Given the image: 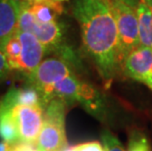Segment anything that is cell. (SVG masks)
Masks as SVG:
<instances>
[{
    "mask_svg": "<svg viewBox=\"0 0 152 151\" xmlns=\"http://www.w3.org/2000/svg\"><path fill=\"white\" fill-rule=\"evenodd\" d=\"M72 11L80 28L83 49L109 86L123 71L117 24L109 0H75Z\"/></svg>",
    "mask_w": 152,
    "mask_h": 151,
    "instance_id": "1",
    "label": "cell"
},
{
    "mask_svg": "<svg viewBox=\"0 0 152 151\" xmlns=\"http://www.w3.org/2000/svg\"><path fill=\"white\" fill-rule=\"evenodd\" d=\"M20 1L18 28L23 31L33 34L45 48L47 53H59L61 58L68 62L74 61V53L69 48L63 46V28L58 21L49 24H43L35 20L30 10L31 0Z\"/></svg>",
    "mask_w": 152,
    "mask_h": 151,
    "instance_id": "2",
    "label": "cell"
},
{
    "mask_svg": "<svg viewBox=\"0 0 152 151\" xmlns=\"http://www.w3.org/2000/svg\"><path fill=\"white\" fill-rule=\"evenodd\" d=\"M67 103L52 99L44 106V120L34 146L39 151H62L68 146L65 118Z\"/></svg>",
    "mask_w": 152,
    "mask_h": 151,
    "instance_id": "3",
    "label": "cell"
},
{
    "mask_svg": "<svg viewBox=\"0 0 152 151\" xmlns=\"http://www.w3.org/2000/svg\"><path fill=\"white\" fill-rule=\"evenodd\" d=\"M0 110L9 112L17 127L20 142L34 145L42 128L44 106L15 104L3 96L0 99Z\"/></svg>",
    "mask_w": 152,
    "mask_h": 151,
    "instance_id": "4",
    "label": "cell"
},
{
    "mask_svg": "<svg viewBox=\"0 0 152 151\" xmlns=\"http://www.w3.org/2000/svg\"><path fill=\"white\" fill-rule=\"evenodd\" d=\"M109 3L117 24L120 59L123 65L132 51L140 45L137 9L119 0H109Z\"/></svg>",
    "mask_w": 152,
    "mask_h": 151,
    "instance_id": "5",
    "label": "cell"
},
{
    "mask_svg": "<svg viewBox=\"0 0 152 151\" xmlns=\"http://www.w3.org/2000/svg\"><path fill=\"white\" fill-rule=\"evenodd\" d=\"M74 73L71 63L61 57H51L43 60L30 76L27 77L28 85L40 93L41 97L51 85Z\"/></svg>",
    "mask_w": 152,
    "mask_h": 151,
    "instance_id": "6",
    "label": "cell"
},
{
    "mask_svg": "<svg viewBox=\"0 0 152 151\" xmlns=\"http://www.w3.org/2000/svg\"><path fill=\"white\" fill-rule=\"evenodd\" d=\"M123 72L152 90V48L140 45L132 51L123 64Z\"/></svg>",
    "mask_w": 152,
    "mask_h": 151,
    "instance_id": "7",
    "label": "cell"
},
{
    "mask_svg": "<svg viewBox=\"0 0 152 151\" xmlns=\"http://www.w3.org/2000/svg\"><path fill=\"white\" fill-rule=\"evenodd\" d=\"M21 42V54L17 72L27 78L40 65L46 54L45 48L33 34L19 30L16 31Z\"/></svg>",
    "mask_w": 152,
    "mask_h": 151,
    "instance_id": "8",
    "label": "cell"
},
{
    "mask_svg": "<svg viewBox=\"0 0 152 151\" xmlns=\"http://www.w3.org/2000/svg\"><path fill=\"white\" fill-rule=\"evenodd\" d=\"M19 0H0V45L18 31Z\"/></svg>",
    "mask_w": 152,
    "mask_h": 151,
    "instance_id": "9",
    "label": "cell"
},
{
    "mask_svg": "<svg viewBox=\"0 0 152 151\" xmlns=\"http://www.w3.org/2000/svg\"><path fill=\"white\" fill-rule=\"evenodd\" d=\"M137 14L140 45L152 48V9L141 0L137 8Z\"/></svg>",
    "mask_w": 152,
    "mask_h": 151,
    "instance_id": "10",
    "label": "cell"
},
{
    "mask_svg": "<svg viewBox=\"0 0 152 151\" xmlns=\"http://www.w3.org/2000/svg\"><path fill=\"white\" fill-rule=\"evenodd\" d=\"M30 10L33 13L35 20L43 24H49L57 21V17L63 10L61 3L55 1L47 2H30Z\"/></svg>",
    "mask_w": 152,
    "mask_h": 151,
    "instance_id": "11",
    "label": "cell"
},
{
    "mask_svg": "<svg viewBox=\"0 0 152 151\" xmlns=\"http://www.w3.org/2000/svg\"><path fill=\"white\" fill-rule=\"evenodd\" d=\"M0 139L11 144L20 142V136L8 111L0 110Z\"/></svg>",
    "mask_w": 152,
    "mask_h": 151,
    "instance_id": "12",
    "label": "cell"
},
{
    "mask_svg": "<svg viewBox=\"0 0 152 151\" xmlns=\"http://www.w3.org/2000/svg\"><path fill=\"white\" fill-rule=\"evenodd\" d=\"M128 151H150L146 136L138 131H132L129 139Z\"/></svg>",
    "mask_w": 152,
    "mask_h": 151,
    "instance_id": "13",
    "label": "cell"
},
{
    "mask_svg": "<svg viewBox=\"0 0 152 151\" xmlns=\"http://www.w3.org/2000/svg\"><path fill=\"white\" fill-rule=\"evenodd\" d=\"M101 140L105 151H126L120 140L109 131H103Z\"/></svg>",
    "mask_w": 152,
    "mask_h": 151,
    "instance_id": "14",
    "label": "cell"
},
{
    "mask_svg": "<svg viewBox=\"0 0 152 151\" xmlns=\"http://www.w3.org/2000/svg\"><path fill=\"white\" fill-rule=\"evenodd\" d=\"M74 146L76 151H105L103 144L99 141H87V142L80 143Z\"/></svg>",
    "mask_w": 152,
    "mask_h": 151,
    "instance_id": "15",
    "label": "cell"
},
{
    "mask_svg": "<svg viewBox=\"0 0 152 151\" xmlns=\"http://www.w3.org/2000/svg\"><path fill=\"white\" fill-rule=\"evenodd\" d=\"M10 71L11 69L8 65L5 53H4V51H3L1 45H0V82H2L7 78Z\"/></svg>",
    "mask_w": 152,
    "mask_h": 151,
    "instance_id": "16",
    "label": "cell"
},
{
    "mask_svg": "<svg viewBox=\"0 0 152 151\" xmlns=\"http://www.w3.org/2000/svg\"><path fill=\"white\" fill-rule=\"evenodd\" d=\"M13 151H39L37 147L33 144L24 143V142H19L14 145V149Z\"/></svg>",
    "mask_w": 152,
    "mask_h": 151,
    "instance_id": "17",
    "label": "cell"
},
{
    "mask_svg": "<svg viewBox=\"0 0 152 151\" xmlns=\"http://www.w3.org/2000/svg\"><path fill=\"white\" fill-rule=\"evenodd\" d=\"M15 144L6 142L4 140L0 141V151H13Z\"/></svg>",
    "mask_w": 152,
    "mask_h": 151,
    "instance_id": "18",
    "label": "cell"
},
{
    "mask_svg": "<svg viewBox=\"0 0 152 151\" xmlns=\"http://www.w3.org/2000/svg\"><path fill=\"white\" fill-rule=\"evenodd\" d=\"M119 1L125 3V4H127L129 6H131V7H132L134 9H137L141 0H119Z\"/></svg>",
    "mask_w": 152,
    "mask_h": 151,
    "instance_id": "19",
    "label": "cell"
},
{
    "mask_svg": "<svg viewBox=\"0 0 152 151\" xmlns=\"http://www.w3.org/2000/svg\"><path fill=\"white\" fill-rule=\"evenodd\" d=\"M142 1H144V2L146 3V4L152 9V0H142Z\"/></svg>",
    "mask_w": 152,
    "mask_h": 151,
    "instance_id": "20",
    "label": "cell"
},
{
    "mask_svg": "<svg viewBox=\"0 0 152 151\" xmlns=\"http://www.w3.org/2000/svg\"><path fill=\"white\" fill-rule=\"evenodd\" d=\"M33 2H47V1H50V0H31Z\"/></svg>",
    "mask_w": 152,
    "mask_h": 151,
    "instance_id": "21",
    "label": "cell"
},
{
    "mask_svg": "<svg viewBox=\"0 0 152 151\" xmlns=\"http://www.w3.org/2000/svg\"><path fill=\"white\" fill-rule=\"evenodd\" d=\"M52 1H55V2H57V3H61V4H62L63 2L68 1V0H52Z\"/></svg>",
    "mask_w": 152,
    "mask_h": 151,
    "instance_id": "22",
    "label": "cell"
}]
</instances>
